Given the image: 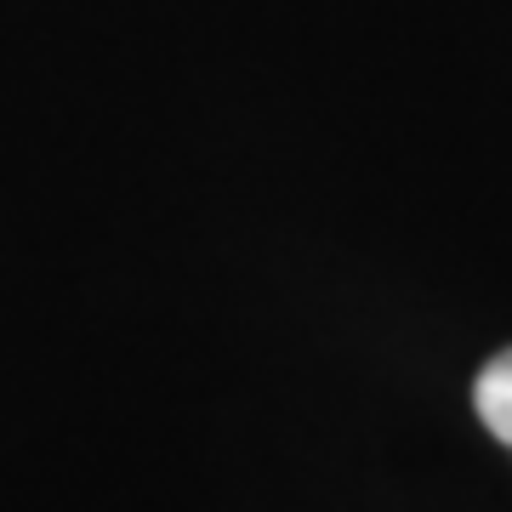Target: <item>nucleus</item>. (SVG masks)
I'll list each match as a JSON object with an SVG mask.
<instances>
[{
    "label": "nucleus",
    "instance_id": "f257e3e1",
    "mask_svg": "<svg viewBox=\"0 0 512 512\" xmlns=\"http://www.w3.org/2000/svg\"><path fill=\"white\" fill-rule=\"evenodd\" d=\"M473 410H478V421L490 427V439H501V444L512 450V348L495 353L490 365L478 370Z\"/></svg>",
    "mask_w": 512,
    "mask_h": 512
}]
</instances>
